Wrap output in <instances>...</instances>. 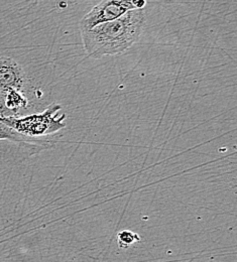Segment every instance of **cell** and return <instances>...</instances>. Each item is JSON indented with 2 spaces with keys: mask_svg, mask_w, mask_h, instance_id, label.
Masks as SVG:
<instances>
[{
  "mask_svg": "<svg viewBox=\"0 0 237 262\" xmlns=\"http://www.w3.org/2000/svg\"><path fill=\"white\" fill-rule=\"evenodd\" d=\"M144 23L143 9H135L115 20L81 31L84 49L93 59L120 55L138 40Z\"/></svg>",
  "mask_w": 237,
  "mask_h": 262,
  "instance_id": "6da1fadb",
  "label": "cell"
},
{
  "mask_svg": "<svg viewBox=\"0 0 237 262\" xmlns=\"http://www.w3.org/2000/svg\"><path fill=\"white\" fill-rule=\"evenodd\" d=\"M61 108L59 104H52L40 113L0 117V122L20 134L27 140L28 149L38 152L54 147L62 137L59 132L66 127V115L57 116Z\"/></svg>",
  "mask_w": 237,
  "mask_h": 262,
  "instance_id": "7a4b0ae2",
  "label": "cell"
},
{
  "mask_svg": "<svg viewBox=\"0 0 237 262\" xmlns=\"http://www.w3.org/2000/svg\"><path fill=\"white\" fill-rule=\"evenodd\" d=\"M132 0H102L81 20V31L89 30L97 25L115 20L126 12L135 10Z\"/></svg>",
  "mask_w": 237,
  "mask_h": 262,
  "instance_id": "3957f363",
  "label": "cell"
},
{
  "mask_svg": "<svg viewBox=\"0 0 237 262\" xmlns=\"http://www.w3.org/2000/svg\"><path fill=\"white\" fill-rule=\"evenodd\" d=\"M27 85L23 67L11 58L0 57V97L11 90L24 91Z\"/></svg>",
  "mask_w": 237,
  "mask_h": 262,
  "instance_id": "277c9868",
  "label": "cell"
},
{
  "mask_svg": "<svg viewBox=\"0 0 237 262\" xmlns=\"http://www.w3.org/2000/svg\"><path fill=\"white\" fill-rule=\"evenodd\" d=\"M29 100L24 91L11 90L0 97V117L16 116V114L26 109Z\"/></svg>",
  "mask_w": 237,
  "mask_h": 262,
  "instance_id": "5b68a950",
  "label": "cell"
},
{
  "mask_svg": "<svg viewBox=\"0 0 237 262\" xmlns=\"http://www.w3.org/2000/svg\"><path fill=\"white\" fill-rule=\"evenodd\" d=\"M0 140H9L28 148L27 140L17 132L5 126L0 122Z\"/></svg>",
  "mask_w": 237,
  "mask_h": 262,
  "instance_id": "8992f818",
  "label": "cell"
},
{
  "mask_svg": "<svg viewBox=\"0 0 237 262\" xmlns=\"http://www.w3.org/2000/svg\"><path fill=\"white\" fill-rule=\"evenodd\" d=\"M140 237L130 230H122L117 234V243L120 248H128L136 242H140Z\"/></svg>",
  "mask_w": 237,
  "mask_h": 262,
  "instance_id": "52a82bcc",
  "label": "cell"
},
{
  "mask_svg": "<svg viewBox=\"0 0 237 262\" xmlns=\"http://www.w3.org/2000/svg\"><path fill=\"white\" fill-rule=\"evenodd\" d=\"M132 3L136 9H143L146 4V0H132Z\"/></svg>",
  "mask_w": 237,
  "mask_h": 262,
  "instance_id": "ba28073f",
  "label": "cell"
}]
</instances>
